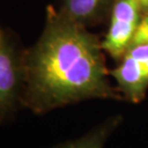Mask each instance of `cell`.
<instances>
[{
    "mask_svg": "<svg viewBox=\"0 0 148 148\" xmlns=\"http://www.w3.org/2000/svg\"><path fill=\"white\" fill-rule=\"evenodd\" d=\"M109 77L97 36L47 6L39 38L25 48L21 108L44 115L88 99L122 100Z\"/></svg>",
    "mask_w": 148,
    "mask_h": 148,
    "instance_id": "cell-1",
    "label": "cell"
},
{
    "mask_svg": "<svg viewBox=\"0 0 148 148\" xmlns=\"http://www.w3.org/2000/svg\"><path fill=\"white\" fill-rule=\"evenodd\" d=\"M24 52L16 34L0 27V125L11 121L21 108Z\"/></svg>",
    "mask_w": 148,
    "mask_h": 148,
    "instance_id": "cell-2",
    "label": "cell"
},
{
    "mask_svg": "<svg viewBox=\"0 0 148 148\" xmlns=\"http://www.w3.org/2000/svg\"><path fill=\"white\" fill-rule=\"evenodd\" d=\"M110 77L124 100L134 104L143 101L148 91V43L129 47L110 70Z\"/></svg>",
    "mask_w": 148,
    "mask_h": 148,
    "instance_id": "cell-3",
    "label": "cell"
},
{
    "mask_svg": "<svg viewBox=\"0 0 148 148\" xmlns=\"http://www.w3.org/2000/svg\"><path fill=\"white\" fill-rule=\"evenodd\" d=\"M143 14L137 0H116L108 19V30L101 40L104 52L116 61L129 48Z\"/></svg>",
    "mask_w": 148,
    "mask_h": 148,
    "instance_id": "cell-4",
    "label": "cell"
},
{
    "mask_svg": "<svg viewBox=\"0 0 148 148\" xmlns=\"http://www.w3.org/2000/svg\"><path fill=\"white\" fill-rule=\"evenodd\" d=\"M116 0H59L62 15L89 28L109 19Z\"/></svg>",
    "mask_w": 148,
    "mask_h": 148,
    "instance_id": "cell-5",
    "label": "cell"
},
{
    "mask_svg": "<svg viewBox=\"0 0 148 148\" xmlns=\"http://www.w3.org/2000/svg\"><path fill=\"white\" fill-rule=\"evenodd\" d=\"M122 116H110L84 136L49 148H103L107 140L121 124Z\"/></svg>",
    "mask_w": 148,
    "mask_h": 148,
    "instance_id": "cell-6",
    "label": "cell"
},
{
    "mask_svg": "<svg viewBox=\"0 0 148 148\" xmlns=\"http://www.w3.org/2000/svg\"><path fill=\"white\" fill-rule=\"evenodd\" d=\"M148 43V12L143 14L132 38L130 46L143 45ZM129 46V47H130Z\"/></svg>",
    "mask_w": 148,
    "mask_h": 148,
    "instance_id": "cell-7",
    "label": "cell"
},
{
    "mask_svg": "<svg viewBox=\"0 0 148 148\" xmlns=\"http://www.w3.org/2000/svg\"><path fill=\"white\" fill-rule=\"evenodd\" d=\"M140 7L143 11V14H146L148 12V0H137Z\"/></svg>",
    "mask_w": 148,
    "mask_h": 148,
    "instance_id": "cell-8",
    "label": "cell"
}]
</instances>
